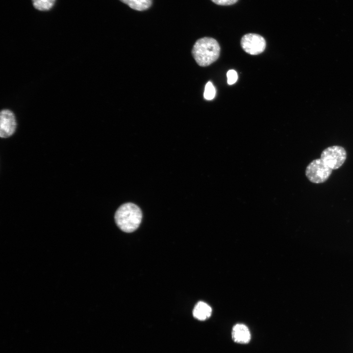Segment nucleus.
<instances>
[{
    "label": "nucleus",
    "instance_id": "obj_1",
    "mask_svg": "<svg viewBox=\"0 0 353 353\" xmlns=\"http://www.w3.org/2000/svg\"><path fill=\"white\" fill-rule=\"evenodd\" d=\"M192 52L197 64L205 67L217 60L220 55V47L216 39L205 37L196 42Z\"/></svg>",
    "mask_w": 353,
    "mask_h": 353
},
{
    "label": "nucleus",
    "instance_id": "obj_2",
    "mask_svg": "<svg viewBox=\"0 0 353 353\" xmlns=\"http://www.w3.org/2000/svg\"><path fill=\"white\" fill-rule=\"evenodd\" d=\"M142 218L141 210L139 206L131 202L121 205L115 214V221L117 226L126 232H131L137 229Z\"/></svg>",
    "mask_w": 353,
    "mask_h": 353
},
{
    "label": "nucleus",
    "instance_id": "obj_3",
    "mask_svg": "<svg viewBox=\"0 0 353 353\" xmlns=\"http://www.w3.org/2000/svg\"><path fill=\"white\" fill-rule=\"evenodd\" d=\"M332 170L321 158H318L313 160L308 165L306 168L305 175L310 181L315 183H321L329 178Z\"/></svg>",
    "mask_w": 353,
    "mask_h": 353
},
{
    "label": "nucleus",
    "instance_id": "obj_4",
    "mask_svg": "<svg viewBox=\"0 0 353 353\" xmlns=\"http://www.w3.org/2000/svg\"><path fill=\"white\" fill-rule=\"evenodd\" d=\"M346 157L347 153L344 148L339 146H333L323 150L320 158L332 170H335L343 164Z\"/></svg>",
    "mask_w": 353,
    "mask_h": 353
},
{
    "label": "nucleus",
    "instance_id": "obj_5",
    "mask_svg": "<svg viewBox=\"0 0 353 353\" xmlns=\"http://www.w3.org/2000/svg\"><path fill=\"white\" fill-rule=\"evenodd\" d=\"M241 46L247 53L256 55L262 53L266 48V41L261 35L255 33L244 35L241 40Z\"/></svg>",
    "mask_w": 353,
    "mask_h": 353
},
{
    "label": "nucleus",
    "instance_id": "obj_6",
    "mask_svg": "<svg viewBox=\"0 0 353 353\" xmlns=\"http://www.w3.org/2000/svg\"><path fill=\"white\" fill-rule=\"evenodd\" d=\"M16 122L14 113L9 109H3L0 115V136L8 137L15 132Z\"/></svg>",
    "mask_w": 353,
    "mask_h": 353
},
{
    "label": "nucleus",
    "instance_id": "obj_7",
    "mask_svg": "<svg viewBox=\"0 0 353 353\" xmlns=\"http://www.w3.org/2000/svg\"><path fill=\"white\" fill-rule=\"evenodd\" d=\"M233 340L239 344H247L251 338L248 328L243 324H237L234 326L232 330Z\"/></svg>",
    "mask_w": 353,
    "mask_h": 353
},
{
    "label": "nucleus",
    "instance_id": "obj_8",
    "mask_svg": "<svg viewBox=\"0 0 353 353\" xmlns=\"http://www.w3.org/2000/svg\"><path fill=\"white\" fill-rule=\"evenodd\" d=\"M212 313L211 307L203 302H198L195 305L193 311V316L200 321H203L210 317Z\"/></svg>",
    "mask_w": 353,
    "mask_h": 353
},
{
    "label": "nucleus",
    "instance_id": "obj_9",
    "mask_svg": "<svg viewBox=\"0 0 353 353\" xmlns=\"http://www.w3.org/2000/svg\"><path fill=\"white\" fill-rule=\"evenodd\" d=\"M131 8L137 11L148 9L151 5L152 0H120Z\"/></svg>",
    "mask_w": 353,
    "mask_h": 353
},
{
    "label": "nucleus",
    "instance_id": "obj_10",
    "mask_svg": "<svg viewBox=\"0 0 353 353\" xmlns=\"http://www.w3.org/2000/svg\"><path fill=\"white\" fill-rule=\"evenodd\" d=\"M34 8L40 11L50 10L54 5L55 0H32Z\"/></svg>",
    "mask_w": 353,
    "mask_h": 353
},
{
    "label": "nucleus",
    "instance_id": "obj_11",
    "mask_svg": "<svg viewBox=\"0 0 353 353\" xmlns=\"http://www.w3.org/2000/svg\"><path fill=\"white\" fill-rule=\"evenodd\" d=\"M216 90L212 82H208L205 86L203 96L207 100H211L215 96Z\"/></svg>",
    "mask_w": 353,
    "mask_h": 353
},
{
    "label": "nucleus",
    "instance_id": "obj_12",
    "mask_svg": "<svg viewBox=\"0 0 353 353\" xmlns=\"http://www.w3.org/2000/svg\"><path fill=\"white\" fill-rule=\"evenodd\" d=\"M227 83L229 85L234 84L237 80V74L234 70H229L227 74Z\"/></svg>",
    "mask_w": 353,
    "mask_h": 353
},
{
    "label": "nucleus",
    "instance_id": "obj_13",
    "mask_svg": "<svg viewBox=\"0 0 353 353\" xmlns=\"http://www.w3.org/2000/svg\"><path fill=\"white\" fill-rule=\"evenodd\" d=\"M214 3L219 5H230L235 3L238 0H211Z\"/></svg>",
    "mask_w": 353,
    "mask_h": 353
}]
</instances>
